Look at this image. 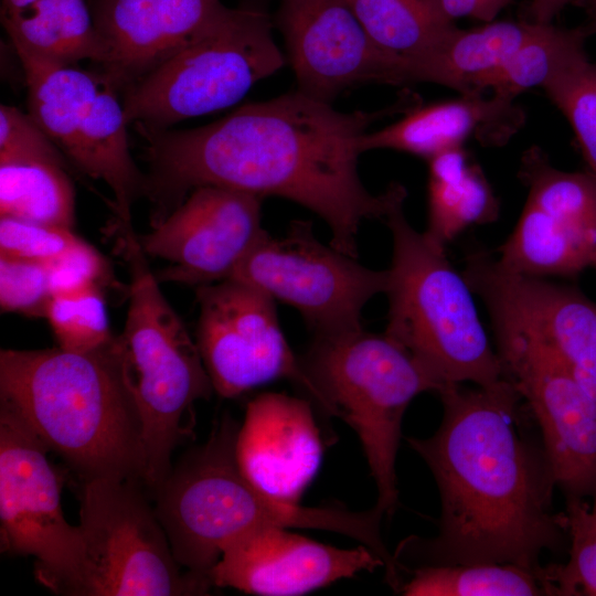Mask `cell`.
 Instances as JSON below:
<instances>
[{"instance_id":"obj_1","label":"cell","mask_w":596,"mask_h":596,"mask_svg":"<svg viewBox=\"0 0 596 596\" xmlns=\"http://www.w3.org/2000/svg\"><path fill=\"white\" fill-rule=\"evenodd\" d=\"M418 103L406 94L385 109L344 113L296 89L192 129L134 124L146 141L153 224L195 188L222 187L305 206L328 224L330 245L356 258L362 222L384 220L406 192L397 182L381 194L366 190L358 171L362 137L376 120Z\"/></svg>"},{"instance_id":"obj_2","label":"cell","mask_w":596,"mask_h":596,"mask_svg":"<svg viewBox=\"0 0 596 596\" xmlns=\"http://www.w3.org/2000/svg\"><path fill=\"white\" fill-rule=\"evenodd\" d=\"M438 429L407 437L427 464L440 498L437 535L409 536L394 557L400 571L426 565H540L545 551L567 547L557 487L534 418L504 376L488 386H443Z\"/></svg>"},{"instance_id":"obj_3","label":"cell","mask_w":596,"mask_h":596,"mask_svg":"<svg viewBox=\"0 0 596 596\" xmlns=\"http://www.w3.org/2000/svg\"><path fill=\"white\" fill-rule=\"evenodd\" d=\"M9 405L79 481L141 480L142 421L118 337L89 352H0Z\"/></svg>"},{"instance_id":"obj_4","label":"cell","mask_w":596,"mask_h":596,"mask_svg":"<svg viewBox=\"0 0 596 596\" xmlns=\"http://www.w3.org/2000/svg\"><path fill=\"white\" fill-rule=\"evenodd\" d=\"M238 428L236 421L223 415L206 441L187 453L153 491L155 511L175 561L207 581L223 551L258 528L344 533L350 525L344 507L284 502L251 483L235 456Z\"/></svg>"},{"instance_id":"obj_5","label":"cell","mask_w":596,"mask_h":596,"mask_svg":"<svg viewBox=\"0 0 596 596\" xmlns=\"http://www.w3.org/2000/svg\"><path fill=\"white\" fill-rule=\"evenodd\" d=\"M407 192L384 221L393 243L385 334L403 347L437 383L488 386L503 377L480 321L472 290L451 266L445 247L416 231L404 214ZM437 391V392H438Z\"/></svg>"},{"instance_id":"obj_6","label":"cell","mask_w":596,"mask_h":596,"mask_svg":"<svg viewBox=\"0 0 596 596\" xmlns=\"http://www.w3.org/2000/svg\"><path fill=\"white\" fill-rule=\"evenodd\" d=\"M130 285L118 336L142 421L141 481L152 491L172 469L174 448L193 435L194 405L214 391L196 342L159 288L137 235L121 238Z\"/></svg>"},{"instance_id":"obj_7","label":"cell","mask_w":596,"mask_h":596,"mask_svg":"<svg viewBox=\"0 0 596 596\" xmlns=\"http://www.w3.org/2000/svg\"><path fill=\"white\" fill-rule=\"evenodd\" d=\"M301 364L318 393L317 406L358 434L377 490L375 508L391 517L398 505L396 456L412 400L437 383L385 333L362 329L315 337Z\"/></svg>"},{"instance_id":"obj_8","label":"cell","mask_w":596,"mask_h":596,"mask_svg":"<svg viewBox=\"0 0 596 596\" xmlns=\"http://www.w3.org/2000/svg\"><path fill=\"white\" fill-rule=\"evenodd\" d=\"M269 14L257 6L228 14L125 89L128 124L156 128L228 108L285 65Z\"/></svg>"},{"instance_id":"obj_9","label":"cell","mask_w":596,"mask_h":596,"mask_svg":"<svg viewBox=\"0 0 596 596\" xmlns=\"http://www.w3.org/2000/svg\"><path fill=\"white\" fill-rule=\"evenodd\" d=\"M15 52L29 114L78 170L108 185L120 236L134 235L131 207L146 195L147 177L131 157L118 91L102 73Z\"/></svg>"},{"instance_id":"obj_10","label":"cell","mask_w":596,"mask_h":596,"mask_svg":"<svg viewBox=\"0 0 596 596\" xmlns=\"http://www.w3.org/2000/svg\"><path fill=\"white\" fill-rule=\"evenodd\" d=\"M83 562L73 596L205 595L212 586L183 570L138 481H79Z\"/></svg>"},{"instance_id":"obj_11","label":"cell","mask_w":596,"mask_h":596,"mask_svg":"<svg viewBox=\"0 0 596 596\" xmlns=\"http://www.w3.org/2000/svg\"><path fill=\"white\" fill-rule=\"evenodd\" d=\"M49 449L24 421L0 402L1 551L33 556L34 576L47 589L74 595L83 562L79 525L61 504L63 478Z\"/></svg>"},{"instance_id":"obj_12","label":"cell","mask_w":596,"mask_h":596,"mask_svg":"<svg viewBox=\"0 0 596 596\" xmlns=\"http://www.w3.org/2000/svg\"><path fill=\"white\" fill-rule=\"evenodd\" d=\"M228 279L295 308L315 337L362 329L364 306L386 291L389 270H375L322 244L310 221L296 220L281 237L267 233Z\"/></svg>"},{"instance_id":"obj_13","label":"cell","mask_w":596,"mask_h":596,"mask_svg":"<svg viewBox=\"0 0 596 596\" xmlns=\"http://www.w3.org/2000/svg\"><path fill=\"white\" fill-rule=\"evenodd\" d=\"M196 289L195 342L220 396L287 379L317 405V390L284 336L272 297L234 279Z\"/></svg>"},{"instance_id":"obj_14","label":"cell","mask_w":596,"mask_h":596,"mask_svg":"<svg viewBox=\"0 0 596 596\" xmlns=\"http://www.w3.org/2000/svg\"><path fill=\"white\" fill-rule=\"evenodd\" d=\"M462 275L485 302L494 332L553 351L596 401V302L576 287L509 272L482 248L467 253Z\"/></svg>"},{"instance_id":"obj_15","label":"cell","mask_w":596,"mask_h":596,"mask_svg":"<svg viewBox=\"0 0 596 596\" xmlns=\"http://www.w3.org/2000/svg\"><path fill=\"white\" fill-rule=\"evenodd\" d=\"M519 174L528 198L498 263L535 277L578 275L596 253V178L554 168L535 146L523 153Z\"/></svg>"},{"instance_id":"obj_16","label":"cell","mask_w":596,"mask_h":596,"mask_svg":"<svg viewBox=\"0 0 596 596\" xmlns=\"http://www.w3.org/2000/svg\"><path fill=\"white\" fill-rule=\"evenodd\" d=\"M503 376L533 416L566 500L596 498V401L563 360L520 336L494 332Z\"/></svg>"},{"instance_id":"obj_17","label":"cell","mask_w":596,"mask_h":596,"mask_svg":"<svg viewBox=\"0 0 596 596\" xmlns=\"http://www.w3.org/2000/svg\"><path fill=\"white\" fill-rule=\"evenodd\" d=\"M260 198L203 185L192 190L172 212L137 241L146 255L169 265L160 281L203 286L228 279L267 233Z\"/></svg>"},{"instance_id":"obj_18","label":"cell","mask_w":596,"mask_h":596,"mask_svg":"<svg viewBox=\"0 0 596 596\" xmlns=\"http://www.w3.org/2000/svg\"><path fill=\"white\" fill-rule=\"evenodd\" d=\"M297 89L332 104L365 83L411 84L406 60L379 49L345 0H280L276 19Z\"/></svg>"},{"instance_id":"obj_19","label":"cell","mask_w":596,"mask_h":596,"mask_svg":"<svg viewBox=\"0 0 596 596\" xmlns=\"http://www.w3.org/2000/svg\"><path fill=\"white\" fill-rule=\"evenodd\" d=\"M264 526L233 541L209 573L212 586L263 596H297L384 568L368 546L340 549L287 531Z\"/></svg>"},{"instance_id":"obj_20","label":"cell","mask_w":596,"mask_h":596,"mask_svg":"<svg viewBox=\"0 0 596 596\" xmlns=\"http://www.w3.org/2000/svg\"><path fill=\"white\" fill-rule=\"evenodd\" d=\"M105 47L102 74L127 89L231 11L221 0H94Z\"/></svg>"},{"instance_id":"obj_21","label":"cell","mask_w":596,"mask_h":596,"mask_svg":"<svg viewBox=\"0 0 596 596\" xmlns=\"http://www.w3.org/2000/svg\"><path fill=\"white\" fill-rule=\"evenodd\" d=\"M322 455L311 400L266 392L247 404L235 456L241 471L257 489L277 500L299 503Z\"/></svg>"},{"instance_id":"obj_22","label":"cell","mask_w":596,"mask_h":596,"mask_svg":"<svg viewBox=\"0 0 596 596\" xmlns=\"http://www.w3.org/2000/svg\"><path fill=\"white\" fill-rule=\"evenodd\" d=\"M524 111L513 99L482 94L428 105L417 104L400 120L375 131L361 141L362 151L392 149L425 159L464 147L473 139L481 146L501 147L524 125Z\"/></svg>"},{"instance_id":"obj_23","label":"cell","mask_w":596,"mask_h":596,"mask_svg":"<svg viewBox=\"0 0 596 596\" xmlns=\"http://www.w3.org/2000/svg\"><path fill=\"white\" fill-rule=\"evenodd\" d=\"M531 21H489L472 29L456 28L435 52L408 62L411 83L446 86L461 94L478 93L493 74L534 33Z\"/></svg>"},{"instance_id":"obj_24","label":"cell","mask_w":596,"mask_h":596,"mask_svg":"<svg viewBox=\"0 0 596 596\" xmlns=\"http://www.w3.org/2000/svg\"><path fill=\"white\" fill-rule=\"evenodd\" d=\"M1 22L14 51L62 65L104 61L105 47L85 0H38L1 13Z\"/></svg>"},{"instance_id":"obj_25","label":"cell","mask_w":596,"mask_h":596,"mask_svg":"<svg viewBox=\"0 0 596 596\" xmlns=\"http://www.w3.org/2000/svg\"><path fill=\"white\" fill-rule=\"evenodd\" d=\"M499 202L480 167L464 147L428 159V224L424 232L445 247L471 225L493 222Z\"/></svg>"},{"instance_id":"obj_26","label":"cell","mask_w":596,"mask_h":596,"mask_svg":"<svg viewBox=\"0 0 596 596\" xmlns=\"http://www.w3.org/2000/svg\"><path fill=\"white\" fill-rule=\"evenodd\" d=\"M397 593L406 596H557L552 564L426 565L403 572Z\"/></svg>"},{"instance_id":"obj_27","label":"cell","mask_w":596,"mask_h":596,"mask_svg":"<svg viewBox=\"0 0 596 596\" xmlns=\"http://www.w3.org/2000/svg\"><path fill=\"white\" fill-rule=\"evenodd\" d=\"M345 1L379 49L407 62L435 52L457 28L434 0Z\"/></svg>"},{"instance_id":"obj_28","label":"cell","mask_w":596,"mask_h":596,"mask_svg":"<svg viewBox=\"0 0 596 596\" xmlns=\"http://www.w3.org/2000/svg\"><path fill=\"white\" fill-rule=\"evenodd\" d=\"M65 169L47 160L0 162V215L73 230L75 191Z\"/></svg>"},{"instance_id":"obj_29","label":"cell","mask_w":596,"mask_h":596,"mask_svg":"<svg viewBox=\"0 0 596 596\" xmlns=\"http://www.w3.org/2000/svg\"><path fill=\"white\" fill-rule=\"evenodd\" d=\"M589 26L565 29L538 24L534 33L480 85L493 95L513 99L533 87L543 86L561 70L587 55L585 41Z\"/></svg>"},{"instance_id":"obj_30","label":"cell","mask_w":596,"mask_h":596,"mask_svg":"<svg viewBox=\"0 0 596 596\" xmlns=\"http://www.w3.org/2000/svg\"><path fill=\"white\" fill-rule=\"evenodd\" d=\"M543 89L568 121L587 172L596 178V63L585 55L556 73Z\"/></svg>"},{"instance_id":"obj_31","label":"cell","mask_w":596,"mask_h":596,"mask_svg":"<svg viewBox=\"0 0 596 596\" xmlns=\"http://www.w3.org/2000/svg\"><path fill=\"white\" fill-rule=\"evenodd\" d=\"M45 318L57 347L67 351L89 352L114 339L100 286L53 296Z\"/></svg>"},{"instance_id":"obj_32","label":"cell","mask_w":596,"mask_h":596,"mask_svg":"<svg viewBox=\"0 0 596 596\" xmlns=\"http://www.w3.org/2000/svg\"><path fill=\"white\" fill-rule=\"evenodd\" d=\"M561 517L568 558L552 564L557 596H596V498L566 500Z\"/></svg>"},{"instance_id":"obj_33","label":"cell","mask_w":596,"mask_h":596,"mask_svg":"<svg viewBox=\"0 0 596 596\" xmlns=\"http://www.w3.org/2000/svg\"><path fill=\"white\" fill-rule=\"evenodd\" d=\"M52 297L46 263L0 256L2 312L45 317Z\"/></svg>"},{"instance_id":"obj_34","label":"cell","mask_w":596,"mask_h":596,"mask_svg":"<svg viewBox=\"0 0 596 596\" xmlns=\"http://www.w3.org/2000/svg\"><path fill=\"white\" fill-rule=\"evenodd\" d=\"M82 241L71 228L0 216V256L49 263Z\"/></svg>"},{"instance_id":"obj_35","label":"cell","mask_w":596,"mask_h":596,"mask_svg":"<svg viewBox=\"0 0 596 596\" xmlns=\"http://www.w3.org/2000/svg\"><path fill=\"white\" fill-rule=\"evenodd\" d=\"M47 160L66 166V157L35 119L13 106H0V162Z\"/></svg>"},{"instance_id":"obj_36","label":"cell","mask_w":596,"mask_h":596,"mask_svg":"<svg viewBox=\"0 0 596 596\" xmlns=\"http://www.w3.org/2000/svg\"><path fill=\"white\" fill-rule=\"evenodd\" d=\"M46 265L53 296L100 286L108 275L104 257L84 240Z\"/></svg>"},{"instance_id":"obj_37","label":"cell","mask_w":596,"mask_h":596,"mask_svg":"<svg viewBox=\"0 0 596 596\" xmlns=\"http://www.w3.org/2000/svg\"><path fill=\"white\" fill-rule=\"evenodd\" d=\"M441 13L454 22L472 18L483 22L494 20L499 10L489 0H434Z\"/></svg>"},{"instance_id":"obj_38","label":"cell","mask_w":596,"mask_h":596,"mask_svg":"<svg viewBox=\"0 0 596 596\" xmlns=\"http://www.w3.org/2000/svg\"><path fill=\"white\" fill-rule=\"evenodd\" d=\"M572 2H578V0H531L529 21L540 24L552 23L553 19Z\"/></svg>"},{"instance_id":"obj_39","label":"cell","mask_w":596,"mask_h":596,"mask_svg":"<svg viewBox=\"0 0 596 596\" xmlns=\"http://www.w3.org/2000/svg\"><path fill=\"white\" fill-rule=\"evenodd\" d=\"M36 1L38 0H1V13L23 10Z\"/></svg>"},{"instance_id":"obj_40","label":"cell","mask_w":596,"mask_h":596,"mask_svg":"<svg viewBox=\"0 0 596 596\" xmlns=\"http://www.w3.org/2000/svg\"><path fill=\"white\" fill-rule=\"evenodd\" d=\"M586 8L587 14L590 18L592 28L590 30H596V2H585L583 3Z\"/></svg>"},{"instance_id":"obj_41","label":"cell","mask_w":596,"mask_h":596,"mask_svg":"<svg viewBox=\"0 0 596 596\" xmlns=\"http://www.w3.org/2000/svg\"><path fill=\"white\" fill-rule=\"evenodd\" d=\"M499 11L509 4L512 0H489Z\"/></svg>"},{"instance_id":"obj_42","label":"cell","mask_w":596,"mask_h":596,"mask_svg":"<svg viewBox=\"0 0 596 596\" xmlns=\"http://www.w3.org/2000/svg\"><path fill=\"white\" fill-rule=\"evenodd\" d=\"M592 267H594L596 269V253L593 257V260H592V264H590Z\"/></svg>"},{"instance_id":"obj_43","label":"cell","mask_w":596,"mask_h":596,"mask_svg":"<svg viewBox=\"0 0 596 596\" xmlns=\"http://www.w3.org/2000/svg\"><path fill=\"white\" fill-rule=\"evenodd\" d=\"M582 2H596V0H582L579 3Z\"/></svg>"},{"instance_id":"obj_44","label":"cell","mask_w":596,"mask_h":596,"mask_svg":"<svg viewBox=\"0 0 596 596\" xmlns=\"http://www.w3.org/2000/svg\"><path fill=\"white\" fill-rule=\"evenodd\" d=\"M582 0H578V2H581Z\"/></svg>"}]
</instances>
